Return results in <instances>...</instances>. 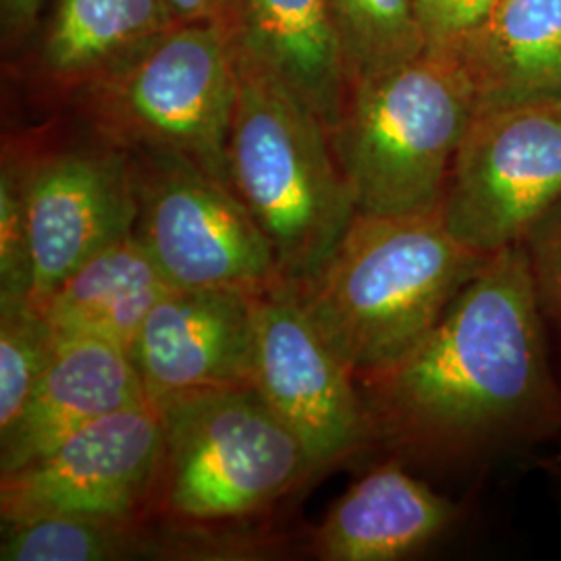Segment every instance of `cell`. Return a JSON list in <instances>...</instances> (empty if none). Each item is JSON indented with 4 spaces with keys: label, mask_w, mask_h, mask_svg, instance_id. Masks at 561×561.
<instances>
[{
    "label": "cell",
    "mask_w": 561,
    "mask_h": 561,
    "mask_svg": "<svg viewBox=\"0 0 561 561\" xmlns=\"http://www.w3.org/2000/svg\"><path fill=\"white\" fill-rule=\"evenodd\" d=\"M373 447L470 461L561 437V382L520 243L491 254L400 360L358 379Z\"/></svg>",
    "instance_id": "obj_1"
},
{
    "label": "cell",
    "mask_w": 561,
    "mask_h": 561,
    "mask_svg": "<svg viewBox=\"0 0 561 561\" xmlns=\"http://www.w3.org/2000/svg\"><path fill=\"white\" fill-rule=\"evenodd\" d=\"M486 261L451 236L442 210L356 213L331 259L294 285L322 340L362 379L412 350Z\"/></svg>",
    "instance_id": "obj_2"
},
{
    "label": "cell",
    "mask_w": 561,
    "mask_h": 561,
    "mask_svg": "<svg viewBox=\"0 0 561 561\" xmlns=\"http://www.w3.org/2000/svg\"><path fill=\"white\" fill-rule=\"evenodd\" d=\"M238 71L231 187L261 225L280 277L301 283L331 259L358 210L324 121L240 42Z\"/></svg>",
    "instance_id": "obj_3"
},
{
    "label": "cell",
    "mask_w": 561,
    "mask_h": 561,
    "mask_svg": "<svg viewBox=\"0 0 561 561\" xmlns=\"http://www.w3.org/2000/svg\"><path fill=\"white\" fill-rule=\"evenodd\" d=\"M477 108L474 81L449 53L424 50L381 76L354 81L329 136L356 210H439Z\"/></svg>",
    "instance_id": "obj_4"
},
{
    "label": "cell",
    "mask_w": 561,
    "mask_h": 561,
    "mask_svg": "<svg viewBox=\"0 0 561 561\" xmlns=\"http://www.w3.org/2000/svg\"><path fill=\"white\" fill-rule=\"evenodd\" d=\"M157 403L164 445L152 514L173 528L256 516L312 474L298 437L252 385Z\"/></svg>",
    "instance_id": "obj_5"
},
{
    "label": "cell",
    "mask_w": 561,
    "mask_h": 561,
    "mask_svg": "<svg viewBox=\"0 0 561 561\" xmlns=\"http://www.w3.org/2000/svg\"><path fill=\"white\" fill-rule=\"evenodd\" d=\"M238 90L233 27L178 23L83 85L80 99L104 140L127 152L180 154L231 185L229 138Z\"/></svg>",
    "instance_id": "obj_6"
},
{
    "label": "cell",
    "mask_w": 561,
    "mask_h": 561,
    "mask_svg": "<svg viewBox=\"0 0 561 561\" xmlns=\"http://www.w3.org/2000/svg\"><path fill=\"white\" fill-rule=\"evenodd\" d=\"M134 233L173 289L262 294L283 280L236 190L180 154L134 150Z\"/></svg>",
    "instance_id": "obj_7"
},
{
    "label": "cell",
    "mask_w": 561,
    "mask_h": 561,
    "mask_svg": "<svg viewBox=\"0 0 561 561\" xmlns=\"http://www.w3.org/2000/svg\"><path fill=\"white\" fill-rule=\"evenodd\" d=\"M561 201V99L479 106L442 202L445 227L491 256Z\"/></svg>",
    "instance_id": "obj_8"
},
{
    "label": "cell",
    "mask_w": 561,
    "mask_h": 561,
    "mask_svg": "<svg viewBox=\"0 0 561 561\" xmlns=\"http://www.w3.org/2000/svg\"><path fill=\"white\" fill-rule=\"evenodd\" d=\"M162 445L161 410L150 398L81 426L41 458L0 474L2 526L53 514L150 518Z\"/></svg>",
    "instance_id": "obj_9"
},
{
    "label": "cell",
    "mask_w": 561,
    "mask_h": 561,
    "mask_svg": "<svg viewBox=\"0 0 561 561\" xmlns=\"http://www.w3.org/2000/svg\"><path fill=\"white\" fill-rule=\"evenodd\" d=\"M252 387L298 437L312 474L373 447L358 379L322 340L291 280L256 296Z\"/></svg>",
    "instance_id": "obj_10"
},
{
    "label": "cell",
    "mask_w": 561,
    "mask_h": 561,
    "mask_svg": "<svg viewBox=\"0 0 561 561\" xmlns=\"http://www.w3.org/2000/svg\"><path fill=\"white\" fill-rule=\"evenodd\" d=\"M23 192L34 306L136 225L131 154L113 141L23 161Z\"/></svg>",
    "instance_id": "obj_11"
},
{
    "label": "cell",
    "mask_w": 561,
    "mask_h": 561,
    "mask_svg": "<svg viewBox=\"0 0 561 561\" xmlns=\"http://www.w3.org/2000/svg\"><path fill=\"white\" fill-rule=\"evenodd\" d=\"M256 296L233 289H171L150 310L129 356L152 401L252 385Z\"/></svg>",
    "instance_id": "obj_12"
},
{
    "label": "cell",
    "mask_w": 561,
    "mask_h": 561,
    "mask_svg": "<svg viewBox=\"0 0 561 561\" xmlns=\"http://www.w3.org/2000/svg\"><path fill=\"white\" fill-rule=\"evenodd\" d=\"M148 400L129 352L94 335H57L20 421L0 437V474L41 458L81 426Z\"/></svg>",
    "instance_id": "obj_13"
},
{
    "label": "cell",
    "mask_w": 561,
    "mask_h": 561,
    "mask_svg": "<svg viewBox=\"0 0 561 561\" xmlns=\"http://www.w3.org/2000/svg\"><path fill=\"white\" fill-rule=\"evenodd\" d=\"M460 520V507L385 458L331 505L312 537L324 561L405 560L439 541Z\"/></svg>",
    "instance_id": "obj_14"
},
{
    "label": "cell",
    "mask_w": 561,
    "mask_h": 561,
    "mask_svg": "<svg viewBox=\"0 0 561 561\" xmlns=\"http://www.w3.org/2000/svg\"><path fill=\"white\" fill-rule=\"evenodd\" d=\"M236 38L273 69L329 127L337 125L350 76L327 0H236Z\"/></svg>",
    "instance_id": "obj_15"
},
{
    "label": "cell",
    "mask_w": 561,
    "mask_h": 561,
    "mask_svg": "<svg viewBox=\"0 0 561 561\" xmlns=\"http://www.w3.org/2000/svg\"><path fill=\"white\" fill-rule=\"evenodd\" d=\"M171 289L131 231L83 262L36 308L57 335H94L129 352L146 317Z\"/></svg>",
    "instance_id": "obj_16"
},
{
    "label": "cell",
    "mask_w": 561,
    "mask_h": 561,
    "mask_svg": "<svg viewBox=\"0 0 561 561\" xmlns=\"http://www.w3.org/2000/svg\"><path fill=\"white\" fill-rule=\"evenodd\" d=\"M454 55L479 106L561 99V0H503Z\"/></svg>",
    "instance_id": "obj_17"
},
{
    "label": "cell",
    "mask_w": 561,
    "mask_h": 561,
    "mask_svg": "<svg viewBox=\"0 0 561 561\" xmlns=\"http://www.w3.org/2000/svg\"><path fill=\"white\" fill-rule=\"evenodd\" d=\"M167 0H57L42 41V69L81 90L178 25Z\"/></svg>",
    "instance_id": "obj_18"
},
{
    "label": "cell",
    "mask_w": 561,
    "mask_h": 561,
    "mask_svg": "<svg viewBox=\"0 0 561 561\" xmlns=\"http://www.w3.org/2000/svg\"><path fill=\"white\" fill-rule=\"evenodd\" d=\"M148 518L53 514L2 526V561H113L154 551Z\"/></svg>",
    "instance_id": "obj_19"
},
{
    "label": "cell",
    "mask_w": 561,
    "mask_h": 561,
    "mask_svg": "<svg viewBox=\"0 0 561 561\" xmlns=\"http://www.w3.org/2000/svg\"><path fill=\"white\" fill-rule=\"evenodd\" d=\"M350 85L424 55L416 0H327Z\"/></svg>",
    "instance_id": "obj_20"
},
{
    "label": "cell",
    "mask_w": 561,
    "mask_h": 561,
    "mask_svg": "<svg viewBox=\"0 0 561 561\" xmlns=\"http://www.w3.org/2000/svg\"><path fill=\"white\" fill-rule=\"evenodd\" d=\"M55 345L57 333L34 304L0 306V437L20 421Z\"/></svg>",
    "instance_id": "obj_21"
},
{
    "label": "cell",
    "mask_w": 561,
    "mask_h": 561,
    "mask_svg": "<svg viewBox=\"0 0 561 561\" xmlns=\"http://www.w3.org/2000/svg\"><path fill=\"white\" fill-rule=\"evenodd\" d=\"M32 296V256L23 192V161L2 157L0 169V306Z\"/></svg>",
    "instance_id": "obj_22"
},
{
    "label": "cell",
    "mask_w": 561,
    "mask_h": 561,
    "mask_svg": "<svg viewBox=\"0 0 561 561\" xmlns=\"http://www.w3.org/2000/svg\"><path fill=\"white\" fill-rule=\"evenodd\" d=\"M520 245L545 329L561 347V201L528 227Z\"/></svg>",
    "instance_id": "obj_23"
},
{
    "label": "cell",
    "mask_w": 561,
    "mask_h": 561,
    "mask_svg": "<svg viewBox=\"0 0 561 561\" xmlns=\"http://www.w3.org/2000/svg\"><path fill=\"white\" fill-rule=\"evenodd\" d=\"M503 0H416V15L428 53L454 55L474 36Z\"/></svg>",
    "instance_id": "obj_24"
},
{
    "label": "cell",
    "mask_w": 561,
    "mask_h": 561,
    "mask_svg": "<svg viewBox=\"0 0 561 561\" xmlns=\"http://www.w3.org/2000/svg\"><path fill=\"white\" fill-rule=\"evenodd\" d=\"M180 23H222L233 27L236 0H167Z\"/></svg>",
    "instance_id": "obj_25"
},
{
    "label": "cell",
    "mask_w": 561,
    "mask_h": 561,
    "mask_svg": "<svg viewBox=\"0 0 561 561\" xmlns=\"http://www.w3.org/2000/svg\"><path fill=\"white\" fill-rule=\"evenodd\" d=\"M44 0H0L2 32L7 38L15 41L27 34L41 15Z\"/></svg>",
    "instance_id": "obj_26"
},
{
    "label": "cell",
    "mask_w": 561,
    "mask_h": 561,
    "mask_svg": "<svg viewBox=\"0 0 561 561\" xmlns=\"http://www.w3.org/2000/svg\"><path fill=\"white\" fill-rule=\"evenodd\" d=\"M545 466H549L551 472H556L558 477H561V449L551 458V460L545 461Z\"/></svg>",
    "instance_id": "obj_27"
}]
</instances>
